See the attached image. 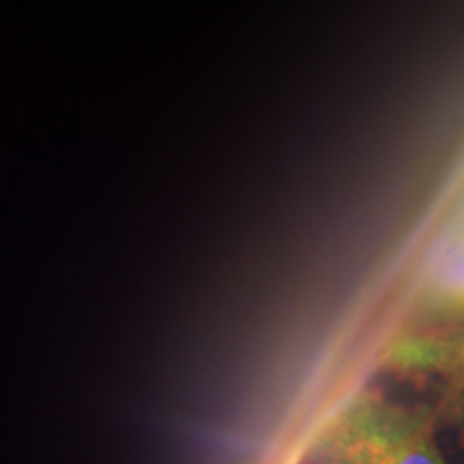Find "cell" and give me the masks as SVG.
Masks as SVG:
<instances>
[{"label": "cell", "mask_w": 464, "mask_h": 464, "mask_svg": "<svg viewBox=\"0 0 464 464\" xmlns=\"http://www.w3.org/2000/svg\"><path fill=\"white\" fill-rule=\"evenodd\" d=\"M307 464H316V462H307Z\"/></svg>", "instance_id": "obj_5"}, {"label": "cell", "mask_w": 464, "mask_h": 464, "mask_svg": "<svg viewBox=\"0 0 464 464\" xmlns=\"http://www.w3.org/2000/svg\"><path fill=\"white\" fill-rule=\"evenodd\" d=\"M426 286L439 305L464 310V226L443 235L426 266Z\"/></svg>", "instance_id": "obj_2"}, {"label": "cell", "mask_w": 464, "mask_h": 464, "mask_svg": "<svg viewBox=\"0 0 464 464\" xmlns=\"http://www.w3.org/2000/svg\"><path fill=\"white\" fill-rule=\"evenodd\" d=\"M460 362H462V365H464V346H462V351H460Z\"/></svg>", "instance_id": "obj_3"}, {"label": "cell", "mask_w": 464, "mask_h": 464, "mask_svg": "<svg viewBox=\"0 0 464 464\" xmlns=\"http://www.w3.org/2000/svg\"><path fill=\"white\" fill-rule=\"evenodd\" d=\"M462 428H464V406H462Z\"/></svg>", "instance_id": "obj_4"}, {"label": "cell", "mask_w": 464, "mask_h": 464, "mask_svg": "<svg viewBox=\"0 0 464 464\" xmlns=\"http://www.w3.org/2000/svg\"><path fill=\"white\" fill-rule=\"evenodd\" d=\"M310 462L445 464L426 415L376 398L348 404L321 432Z\"/></svg>", "instance_id": "obj_1"}]
</instances>
